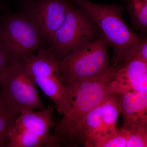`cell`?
<instances>
[{"mask_svg": "<svg viewBox=\"0 0 147 147\" xmlns=\"http://www.w3.org/2000/svg\"><path fill=\"white\" fill-rule=\"evenodd\" d=\"M117 68L95 79L74 81L65 84L70 107L50 134V147L83 146L82 128L84 120L93 109L115 94L112 81Z\"/></svg>", "mask_w": 147, "mask_h": 147, "instance_id": "obj_1", "label": "cell"}, {"mask_svg": "<svg viewBox=\"0 0 147 147\" xmlns=\"http://www.w3.org/2000/svg\"><path fill=\"white\" fill-rule=\"evenodd\" d=\"M90 16L114 49L112 65L120 67L130 61L142 38L129 30L122 18L123 7L101 5L88 0H71Z\"/></svg>", "mask_w": 147, "mask_h": 147, "instance_id": "obj_2", "label": "cell"}, {"mask_svg": "<svg viewBox=\"0 0 147 147\" xmlns=\"http://www.w3.org/2000/svg\"><path fill=\"white\" fill-rule=\"evenodd\" d=\"M109 43L102 34L71 52L60 63L59 73L64 84L98 78L111 69Z\"/></svg>", "mask_w": 147, "mask_h": 147, "instance_id": "obj_3", "label": "cell"}, {"mask_svg": "<svg viewBox=\"0 0 147 147\" xmlns=\"http://www.w3.org/2000/svg\"><path fill=\"white\" fill-rule=\"evenodd\" d=\"M102 34L90 16L70 3L61 25L55 33L51 47L57 60L61 61L71 52Z\"/></svg>", "mask_w": 147, "mask_h": 147, "instance_id": "obj_4", "label": "cell"}, {"mask_svg": "<svg viewBox=\"0 0 147 147\" xmlns=\"http://www.w3.org/2000/svg\"><path fill=\"white\" fill-rule=\"evenodd\" d=\"M36 85L21 60L11 59L3 75L0 91L9 106L16 113L44 109Z\"/></svg>", "mask_w": 147, "mask_h": 147, "instance_id": "obj_5", "label": "cell"}, {"mask_svg": "<svg viewBox=\"0 0 147 147\" xmlns=\"http://www.w3.org/2000/svg\"><path fill=\"white\" fill-rule=\"evenodd\" d=\"M45 40L26 15L11 14L4 18L0 27V46L11 59H21L42 48Z\"/></svg>", "mask_w": 147, "mask_h": 147, "instance_id": "obj_6", "label": "cell"}, {"mask_svg": "<svg viewBox=\"0 0 147 147\" xmlns=\"http://www.w3.org/2000/svg\"><path fill=\"white\" fill-rule=\"evenodd\" d=\"M54 108L50 104L38 112L20 113L9 130L8 147H50V130L57 123L53 119Z\"/></svg>", "mask_w": 147, "mask_h": 147, "instance_id": "obj_7", "label": "cell"}, {"mask_svg": "<svg viewBox=\"0 0 147 147\" xmlns=\"http://www.w3.org/2000/svg\"><path fill=\"white\" fill-rule=\"evenodd\" d=\"M27 1L24 13L30 18L44 39L51 45L70 2L68 0Z\"/></svg>", "mask_w": 147, "mask_h": 147, "instance_id": "obj_8", "label": "cell"}, {"mask_svg": "<svg viewBox=\"0 0 147 147\" xmlns=\"http://www.w3.org/2000/svg\"><path fill=\"white\" fill-rule=\"evenodd\" d=\"M122 129L130 133L147 129V92L119 94Z\"/></svg>", "mask_w": 147, "mask_h": 147, "instance_id": "obj_9", "label": "cell"}, {"mask_svg": "<svg viewBox=\"0 0 147 147\" xmlns=\"http://www.w3.org/2000/svg\"><path fill=\"white\" fill-rule=\"evenodd\" d=\"M112 86L115 93L147 92V62L131 60L116 69Z\"/></svg>", "mask_w": 147, "mask_h": 147, "instance_id": "obj_10", "label": "cell"}, {"mask_svg": "<svg viewBox=\"0 0 147 147\" xmlns=\"http://www.w3.org/2000/svg\"><path fill=\"white\" fill-rule=\"evenodd\" d=\"M32 79L36 86L54 102L59 114L64 115L68 113L70 102L60 73Z\"/></svg>", "mask_w": 147, "mask_h": 147, "instance_id": "obj_11", "label": "cell"}, {"mask_svg": "<svg viewBox=\"0 0 147 147\" xmlns=\"http://www.w3.org/2000/svg\"><path fill=\"white\" fill-rule=\"evenodd\" d=\"M32 78L49 76L59 73L60 62L57 60L52 47L40 49L36 55L21 59Z\"/></svg>", "mask_w": 147, "mask_h": 147, "instance_id": "obj_12", "label": "cell"}, {"mask_svg": "<svg viewBox=\"0 0 147 147\" xmlns=\"http://www.w3.org/2000/svg\"><path fill=\"white\" fill-rule=\"evenodd\" d=\"M102 104L91 111L84 120L82 128L83 146H84L99 147L101 144L102 134L101 115Z\"/></svg>", "mask_w": 147, "mask_h": 147, "instance_id": "obj_13", "label": "cell"}, {"mask_svg": "<svg viewBox=\"0 0 147 147\" xmlns=\"http://www.w3.org/2000/svg\"><path fill=\"white\" fill-rule=\"evenodd\" d=\"M120 113L119 94H113L101 105L102 141L99 147L117 131V123Z\"/></svg>", "mask_w": 147, "mask_h": 147, "instance_id": "obj_14", "label": "cell"}, {"mask_svg": "<svg viewBox=\"0 0 147 147\" xmlns=\"http://www.w3.org/2000/svg\"><path fill=\"white\" fill-rule=\"evenodd\" d=\"M19 115L9 106L0 91V147H8L9 130Z\"/></svg>", "mask_w": 147, "mask_h": 147, "instance_id": "obj_15", "label": "cell"}, {"mask_svg": "<svg viewBox=\"0 0 147 147\" xmlns=\"http://www.w3.org/2000/svg\"><path fill=\"white\" fill-rule=\"evenodd\" d=\"M127 9L132 24L143 32L147 29V0H126Z\"/></svg>", "mask_w": 147, "mask_h": 147, "instance_id": "obj_16", "label": "cell"}, {"mask_svg": "<svg viewBox=\"0 0 147 147\" xmlns=\"http://www.w3.org/2000/svg\"><path fill=\"white\" fill-rule=\"evenodd\" d=\"M129 132L125 129H117L115 133L107 139L100 147H126Z\"/></svg>", "mask_w": 147, "mask_h": 147, "instance_id": "obj_17", "label": "cell"}, {"mask_svg": "<svg viewBox=\"0 0 147 147\" xmlns=\"http://www.w3.org/2000/svg\"><path fill=\"white\" fill-rule=\"evenodd\" d=\"M147 147V129L134 133L129 132L126 147Z\"/></svg>", "mask_w": 147, "mask_h": 147, "instance_id": "obj_18", "label": "cell"}, {"mask_svg": "<svg viewBox=\"0 0 147 147\" xmlns=\"http://www.w3.org/2000/svg\"><path fill=\"white\" fill-rule=\"evenodd\" d=\"M138 60L147 62V40L142 39L134 48L130 60Z\"/></svg>", "mask_w": 147, "mask_h": 147, "instance_id": "obj_19", "label": "cell"}, {"mask_svg": "<svg viewBox=\"0 0 147 147\" xmlns=\"http://www.w3.org/2000/svg\"><path fill=\"white\" fill-rule=\"evenodd\" d=\"M10 60V55L0 46V84L4 71Z\"/></svg>", "mask_w": 147, "mask_h": 147, "instance_id": "obj_20", "label": "cell"}]
</instances>
